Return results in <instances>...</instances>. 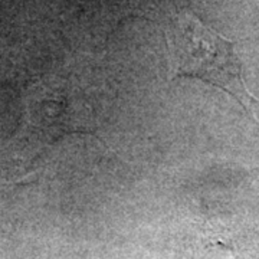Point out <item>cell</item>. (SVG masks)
<instances>
[{"mask_svg": "<svg viewBox=\"0 0 259 259\" xmlns=\"http://www.w3.org/2000/svg\"><path fill=\"white\" fill-rule=\"evenodd\" d=\"M173 78H199L232 95L255 118L256 98L248 91L242 65L231 40L207 28L192 13H179L167 29Z\"/></svg>", "mask_w": 259, "mask_h": 259, "instance_id": "obj_1", "label": "cell"}]
</instances>
